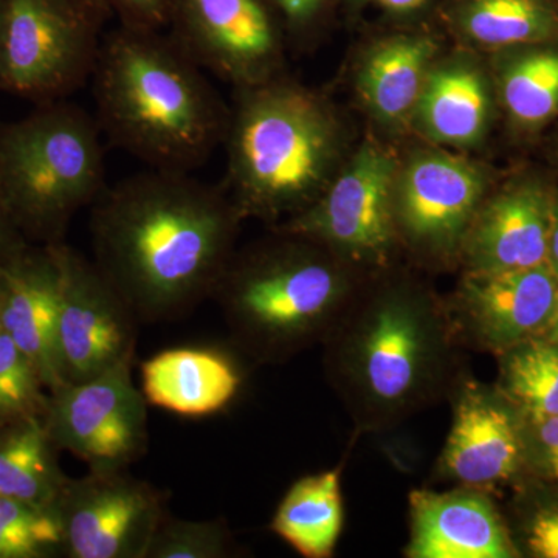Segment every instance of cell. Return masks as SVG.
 Listing matches in <instances>:
<instances>
[{"instance_id":"9","label":"cell","mask_w":558,"mask_h":558,"mask_svg":"<svg viewBox=\"0 0 558 558\" xmlns=\"http://www.w3.org/2000/svg\"><path fill=\"white\" fill-rule=\"evenodd\" d=\"M53 506L70 558H146L167 515L159 488L128 469L68 478Z\"/></svg>"},{"instance_id":"14","label":"cell","mask_w":558,"mask_h":558,"mask_svg":"<svg viewBox=\"0 0 558 558\" xmlns=\"http://www.w3.org/2000/svg\"><path fill=\"white\" fill-rule=\"evenodd\" d=\"M453 424L438 473L459 486L487 488L526 470L524 414L490 385L459 377L451 388Z\"/></svg>"},{"instance_id":"6","label":"cell","mask_w":558,"mask_h":558,"mask_svg":"<svg viewBox=\"0 0 558 558\" xmlns=\"http://www.w3.org/2000/svg\"><path fill=\"white\" fill-rule=\"evenodd\" d=\"M106 189L101 130L80 106L47 102L0 126V194L22 234L60 244Z\"/></svg>"},{"instance_id":"30","label":"cell","mask_w":558,"mask_h":558,"mask_svg":"<svg viewBox=\"0 0 558 558\" xmlns=\"http://www.w3.org/2000/svg\"><path fill=\"white\" fill-rule=\"evenodd\" d=\"M517 499L509 527L519 556L558 558V488L531 486Z\"/></svg>"},{"instance_id":"17","label":"cell","mask_w":558,"mask_h":558,"mask_svg":"<svg viewBox=\"0 0 558 558\" xmlns=\"http://www.w3.org/2000/svg\"><path fill=\"white\" fill-rule=\"evenodd\" d=\"M3 332L32 360L50 392L64 385L58 355L61 270L54 245L24 247L2 264Z\"/></svg>"},{"instance_id":"3","label":"cell","mask_w":558,"mask_h":558,"mask_svg":"<svg viewBox=\"0 0 558 558\" xmlns=\"http://www.w3.org/2000/svg\"><path fill=\"white\" fill-rule=\"evenodd\" d=\"M323 343L326 373L360 428L398 424L459 379L449 311L409 286L351 300Z\"/></svg>"},{"instance_id":"21","label":"cell","mask_w":558,"mask_h":558,"mask_svg":"<svg viewBox=\"0 0 558 558\" xmlns=\"http://www.w3.org/2000/svg\"><path fill=\"white\" fill-rule=\"evenodd\" d=\"M54 447L43 417L5 425L0 432V497L54 505L68 481Z\"/></svg>"},{"instance_id":"27","label":"cell","mask_w":558,"mask_h":558,"mask_svg":"<svg viewBox=\"0 0 558 558\" xmlns=\"http://www.w3.org/2000/svg\"><path fill=\"white\" fill-rule=\"evenodd\" d=\"M505 102L517 120L538 124L558 110V51H542L517 61L502 81Z\"/></svg>"},{"instance_id":"23","label":"cell","mask_w":558,"mask_h":558,"mask_svg":"<svg viewBox=\"0 0 558 558\" xmlns=\"http://www.w3.org/2000/svg\"><path fill=\"white\" fill-rule=\"evenodd\" d=\"M487 92L475 70L451 68L429 76L421 94V117L433 138L450 145H470L483 134Z\"/></svg>"},{"instance_id":"15","label":"cell","mask_w":558,"mask_h":558,"mask_svg":"<svg viewBox=\"0 0 558 558\" xmlns=\"http://www.w3.org/2000/svg\"><path fill=\"white\" fill-rule=\"evenodd\" d=\"M410 558H517L508 523L483 488L414 490L410 495Z\"/></svg>"},{"instance_id":"33","label":"cell","mask_w":558,"mask_h":558,"mask_svg":"<svg viewBox=\"0 0 558 558\" xmlns=\"http://www.w3.org/2000/svg\"><path fill=\"white\" fill-rule=\"evenodd\" d=\"M27 247L20 227L14 222L2 194H0V266Z\"/></svg>"},{"instance_id":"7","label":"cell","mask_w":558,"mask_h":558,"mask_svg":"<svg viewBox=\"0 0 558 558\" xmlns=\"http://www.w3.org/2000/svg\"><path fill=\"white\" fill-rule=\"evenodd\" d=\"M100 25L87 0H3L0 92L35 106L68 100L94 75Z\"/></svg>"},{"instance_id":"37","label":"cell","mask_w":558,"mask_h":558,"mask_svg":"<svg viewBox=\"0 0 558 558\" xmlns=\"http://www.w3.org/2000/svg\"><path fill=\"white\" fill-rule=\"evenodd\" d=\"M546 337L548 339L557 341L558 343V296L556 303V310H554L553 319H550V325L548 328V332H546Z\"/></svg>"},{"instance_id":"19","label":"cell","mask_w":558,"mask_h":558,"mask_svg":"<svg viewBox=\"0 0 558 558\" xmlns=\"http://www.w3.org/2000/svg\"><path fill=\"white\" fill-rule=\"evenodd\" d=\"M241 384L236 363L215 349H168L142 363L146 402L179 416L219 413L236 398Z\"/></svg>"},{"instance_id":"18","label":"cell","mask_w":558,"mask_h":558,"mask_svg":"<svg viewBox=\"0 0 558 558\" xmlns=\"http://www.w3.org/2000/svg\"><path fill=\"white\" fill-rule=\"evenodd\" d=\"M553 202L534 186L512 190L473 216L462 252L469 271L529 269L548 264Z\"/></svg>"},{"instance_id":"29","label":"cell","mask_w":558,"mask_h":558,"mask_svg":"<svg viewBox=\"0 0 558 558\" xmlns=\"http://www.w3.org/2000/svg\"><path fill=\"white\" fill-rule=\"evenodd\" d=\"M43 380L32 360L0 333V425L46 416L49 399L43 396Z\"/></svg>"},{"instance_id":"28","label":"cell","mask_w":558,"mask_h":558,"mask_svg":"<svg viewBox=\"0 0 558 558\" xmlns=\"http://www.w3.org/2000/svg\"><path fill=\"white\" fill-rule=\"evenodd\" d=\"M238 546L226 521L182 520L165 515L146 558H229Z\"/></svg>"},{"instance_id":"25","label":"cell","mask_w":558,"mask_h":558,"mask_svg":"<svg viewBox=\"0 0 558 558\" xmlns=\"http://www.w3.org/2000/svg\"><path fill=\"white\" fill-rule=\"evenodd\" d=\"M465 28L486 46H513L546 38L553 17L537 0H475Z\"/></svg>"},{"instance_id":"22","label":"cell","mask_w":558,"mask_h":558,"mask_svg":"<svg viewBox=\"0 0 558 558\" xmlns=\"http://www.w3.org/2000/svg\"><path fill=\"white\" fill-rule=\"evenodd\" d=\"M435 47L428 39L399 38L381 44L360 76L365 101L385 121L403 119L424 90V73Z\"/></svg>"},{"instance_id":"24","label":"cell","mask_w":558,"mask_h":558,"mask_svg":"<svg viewBox=\"0 0 558 558\" xmlns=\"http://www.w3.org/2000/svg\"><path fill=\"white\" fill-rule=\"evenodd\" d=\"M497 357V388L524 416H558L557 341L535 337Z\"/></svg>"},{"instance_id":"20","label":"cell","mask_w":558,"mask_h":558,"mask_svg":"<svg viewBox=\"0 0 558 558\" xmlns=\"http://www.w3.org/2000/svg\"><path fill=\"white\" fill-rule=\"evenodd\" d=\"M343 526L340 470L295 481L279 502L271 531L306 558L332 556Z\"/></svg>"},{"instance_id":"13","label":"cell","mask_w":558,"mask_h":558,"mask_svg":"<svg viewBox=\"0 0 558 558\" xmlns=\"http://www.w3.org/2000/svg\"><path fill=\"white\" fill-rule=\"evenodd\" d=\"M558 278L549 264L506 271H468L449 311L458 341L499 355L546 336Z\"/></svg>"},{"instance_id":"35","label":"cell","mask_w":558,"mask_h":558,"mask_svg":"<svg viewBox=\"0 0 558 558\" xmlns=\"http://www.w3.org/2000/svg\"><path fill=\"white\" fill-rule=\"evenodd\" d=\"M548 264L558 278V202H553L550 213Z\"/></svg>"},{"instance_id":"32","label":"cell","mask_w":558,"mask_h":558,"mask_svg":"<svg viewBox=\"0 0 558 558\" xmlns=\"http://www.w3.org/2000/svg\"><path fill=\"white\" fill-rule=\"evenodd\" d=\"M123 13L126 27L159 31L170 16L171 0H113Z\"/></svg>"},{"instance_id":"4","label":"cell","mask_w":558,"mask_h":558,"mask_svg":"<svg viewBox=\"0 0 558 558\" xmlns=\"http://www.w3.org/2000/svg\"><path fill=\"white\" fill-rule=\"evenodd\" d=\"M281 233V244L233 253L211 295L233 343L258 363L323 343L352 300L347 274L322 244Z\"/></svg>"},{"instance_id":"5","label":"cell","mask_w":558,"mask_h":558,"mask_svg":"<svg viewBox=\"0 0 558 558\" xmlns=\"http://www.w3.org/2000/svg\"><path fill=\"white\" fill-rule=\"evenodd\" d=\"M223 142L230 201L241 219L299 215L318 199L333 131L328 110L310 92L275 81L241 87Z\"/></svg>"},{"instance_id":"36","label":"cell","mask_w":558,"mask_h":558,"mask_svg":"<svg viewBox=\"0 0 558 558\" xmlns=\"http://www.w3.org/2000/svg\"><path fill=\"white\" fill-rule=\"evenodd\" d=\"M379 2L392 11H411L418 9L425 0H379Z\"/></svg>"},{"instance_id":"34","label":"cell","mask_w":558,"mask_h":558,"mask_svg":"<svg viewBox=\"0 0 558 558\" xmlns=\"http://www.w3.org/2000/svg\"><path fill=\"white\" fill-rule=\"evenodd\" d=\"M274 2L284 14L289 24L293 27H303L317 16L326 0H274Z\"/></svg>"},{"instance_id":"31","label":"cell","mask_w":558,"mask_h":558,"mask_svg":"<svg viewBox=\"0 0 558 558\" xmlns=\"http://www.w3.org/2000/svg\"><path fill=\"white\" fill-rule=\"evenodd\" d=\"M524 450L527 472L558 486V416L526 417Z\"/></svg>"},{"instance_id":"11","label":"cell","mask_w":558,"mask_h":558,"mask_svg":"<svg viewBox=\"0 0 558 558\" xmlns=\"http://www.w3.org/2000/svg\"><path fill=\"white\" fill-rule=\"evenodd\" d=\"M61 270L58 355L62 381L94 379L134 360L140 322L94 260L53 244Z\"/></svg>"},{"instance_id":"38","label":"cell","mask_w":558,"mask_h":558,"mask_svg":"<svg viewBox=\"0 0 558 558\" xmlns=\"http://www.w3.org/2000/svg\"><path fill=\"white\" fill-rule=\"evenodd\" d=\"M2 306H3V282H2V266H0V333L3 332Z\"/></svg>"},{"instance_id":"8","label":"cell","mask_w":558,"mask_h":558,"mask_svg":"<svg viewBox=\"0 0 558 558\" xmlns=\"http://www.w3.org/2000/svg\"><path fill=\"white\" fill-rule=\"evenodd\" d=\"M134 360L51 391L46 424L58 449L89 470H123L148 450V402L132 381Z\"/></svg>"},{"instance_id":"12","label":"cell","mask_w":558,"mask_h":558,"mask_svg":"<svg viewBox=\"0 0 558 558\" xmlns=\"http://www.w3.org/2000/svg\"><path fill=\"white\" fill-rule=\"evenodd\" d=\"M171 39L205 72L240 87L270 81L281 50L260 0H171Z\"/></svg>"},{"instance_id":"16","label":"cell","mask_w":558,"mask_h":558,"mask_svg":"<svg viewBox=\"0 0 558 558\" xmlns=\"http://www.w3.org/2000/svg\"><path fill=\"white\" fill-rule=\"evenodd\" d=\"M481 193L483 180L475 168L457 157L428 154L403 175L395 218L414 244L450 253L462 245Z\"/></svg>"},{"instance_id":"1","label":"cell","mask_w":558,"mask_h":558,"mask_svg":"<svg viewBox=\"0 0 558 558\" xmlns=\"http://www.w3.org/2000/svg\"><path fill=\"white\" fill-rule=\"evenodd\" d=\"M90 208L92 260L140 323L175 322L211 299L241 220L226 191L191 172L149 170Z\"/></svg>"},{"instance_id":"26","label":"cell","mask_w":558,"mask_h":558,"mask_svg":"<svg viewBox=\"0 0 558 558\" xmlns=\"http://www.w3.org/2000/svg\"><path fill=\"white\" fill-rule=\"evenodd\" d=\"M65 554L64 529L54 506L0 497V558Z\"/></svg>"},{"instance_id":"10","label":"cell","mask_w":558,"mask_h":558,"mask_svg":"<svg viewBox=\"0 0 558 558\" xmlns=\"http://www.w3.org/2000/svg\"><path fill=\"white\" fill-rule=\"evenodd\" d=\"M395 170L388 153L365 146L323 196L279 230L310 238L341 258L384 263L396 233Z\"/></svg>"},{"instance_id":"2","label":"cell","mask_w":558,"mask_h":558,"mask_svg":"<svg viewBox=\"0 0 558 558\" xmlns=\"http://www.w3.org/2000/svg\"><path fill=\"white\" fill-rule=\"evenodd\" d=\"M92 89L102 137L149 170L193 172L226 140L230 110L208 73L157 31L106 36Z\"/></svg>"},{"instance_id":"39","label":"cell","mask_w":558,"mask_h":558,"mask_svg":"<svg viewBox=\"0 0 558 558\" xmlns=\"http://www.w3.org/2000/svg\"><path fill=\"white\" fill-rule=\"evenodd\" d=\"M3 0H0V57H2Z\"/></svg>"}]
</instances>
